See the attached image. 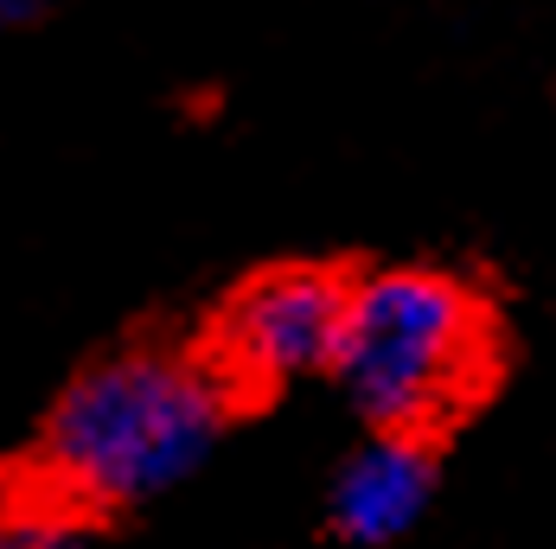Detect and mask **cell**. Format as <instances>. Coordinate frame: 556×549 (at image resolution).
Masks as SVG:
<instances>
[{
    "label": "cell",
    "mask_w": 556,
    "mask_h": 549,
    "mask_svg": "<svg viewBox=\"0 0 556 549\" xmlns=\"http://www.w3.org/2000/svg\"><path fill=\"white\" fill-rule=\"evenodd\" d=\"M230 378L186 352H122L64 390L39 429V493L77 511H141L186 486L230 429Z\"/></svg>",
    "instance_id": "6da1fadb"
},
{
    "label": "cell",
    "mask_w": 556,
    "mask_h": 549,
    "mask_svg": "<svg viewBox=\"0 0 556 549\" xmlns=\"http://www.w3.org/2000/svg\"><path fill=\"white\" fill-rule=\"evenodd\" d=\"M435 498V454L429 435L409 429H371L365 447H352L333 473L327 493V524L339 544L352 549H384L396 537H409L422 524Z\"/></svg>",
    "instance_id": "277c9868"
},
{
    "label": "cell",
    "mask_w": 556,
    "mask_h": 549,
    "mask_svg": "<svg viewBox=\"0 0 556 549\" xmlns=\"http://www.w3.org/2000/svg\"><path fill=\"white\" fill-rule=\"evenodd\" d=\"M352 281L327 269H269L230 294L212 332V365L237 390H288L333 378Z\"/></svg>",
    "instance_id": "3957f363"
},
{
    "label": "cell",
    "mask_w": 556,
    "mask_h": 549,
    "mask_svg": "<svg viewBox=\"0 0 556 549\" xmlns=\"http://www.w3.org/2000/svg\"><path fill=\"white\" fill-rule=\"evenodd\" d=\"M0 549H97V544H90L77 505L39 493L33 505H7L0 511Z\"/></svg>",
    "instance_id": "5b68a950"
},
{
    "label": "cell",
    "mask_w": 556,
    "mask_h": 549,
    "mask_svg": "<svg viewBox=\"0 0 556 549\" xmlns=\"http://www.w3.org/2000/svg\"><path fill=\"white\" fill-rule=\"evenodd\" d=\"M493 378V314L442 269H378L352 281L333 384L371 429L429 435Z\"/></svg>",
    "instance_id": "7a4b0ae2"
},
{
    "label": "cell",
    "mask_w": 556,
    "mask_h": 549,
    "mask_svg": "<svg viewBox=\"0 0 556 549\" xmlns=\"http://www.w3.org/2000/svg\"><path fill=\"white\" fill-rule=\"evenodd\" d=\"M52 0H0V26H26V20H39Z\"/></svg>",
    "instance_id": "8992f818"
}]
</instances>
